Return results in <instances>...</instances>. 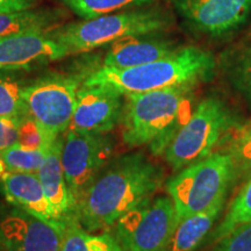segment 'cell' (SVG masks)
Masks as SVG:
<instances>
[{
	"label": "cell",
	"mask_w": 251,
	"mask_h": 251,
	"mask_svg": "<svg viewBox=\"0 0 251 251\" xmlns=\"http://www.w3.org/2000/svg\"><path fill=\"white\" fill-rule=\"evenodd\" d=\"M164 183V171L142 152L111 158L76 205V216L90 233L113 228L144 200L155 197Z\"/></svg>",
	"instance_id": "6da1fadb"
},
{
	"label": "cell",
	"mask_w": 251,
	"mask_h": 251,
	"mask_svg": "<svg viewBox=\"0 0 251 251\" xmlns=\"http://www.w3.org/2000/svg\"><path fill=\"white\" fill-rule=\"evenodd\" d=\"M192 89L177 86L125 96L120 121L126 146H149L153 155L162 156L192 114Z\"/></svg>",
	"instance_id": "7a4b0ae2"
},
{
	"label": "cell",
	"mask_w": 251,
	"mask_h": 251,
	"mask_svg": "<svg viewBox=\"0 0 251 251\" xmlns=\"http://www.w3.org/2000/svg\"><path fill=\"white\" fill-rule=\"evenodd\" d=\"M215 69L211 52L186 47L158 61L127 69L101 67L83 81L85 85L107 86L122 96L177 86H196L208 80Z\"/></svg>",
	"instance_id": "3957f363"
},
{
	"label": "cell",
	"mask_w": 251,
	"mask_h": 251,
	"mask_svg": "<svg viewBox=\"0 0 251 251\" xmlns=\"http://www.w3.org/2000/svg\"><path fill=\"white\" fill-rule=\"evenodd\" d=\"M234 183L233 162L227 151L212 152L176 172L165 186L178 224L227 197Z\"/></svg>",
	"instance_id": "277c9868"
},
{
	"label": "cell",
	"mask_w": 251,
	"mask_h": 251,
	"mask_svg": "<svg viewBox=\"0 0 251 251\" xmlns=\"http://www.w3.org/2000/svg\"><path fill=\"white\" fill-rule=\"evenodd\" d=\"M237 126L228 106L216 97H208L198 103L162 156L172 170L179 171L212 153Z\"/></svg>",
	"instance_id": "5b68a950"
},
{
	"label": "cell",
	"mask_w": 251,
	"mask_h": 251,
	"mask_svg": "<svg viewBox=\"0 0 251 251\" xmlns=\"http://www.w3.org/2000/svg\"><path fill=\"white\" fill-rule=\"evenodd\" d=\"M168 25L169 19L155 9L130 11L69 24L52 37L68 50L69 55L81 54L126 36L152 34Z\"/></svg>",
	"instance_id": "8992f818"
},
{
	"label": "cell",
	"mask_w": 251,
	"mask_h": 251,
	"mask_svg": "<svg viewBox=\"0 0 251 251\" xmlns=\"http://www.w3.org/2000/svg\"><path fill=\"white\" fill-rule=\"evenodd\" d=\"M80 86L79 78L64 75L41 77L24 86L25 113L40 125L49 143L70 127Z\"/></svg>",
	"instance_id": "52a82bcc"
},
{
	"label": "cell",
	"mask_w": 251,
	"mask_h": 251,
	"mask_svg": "<svg viewBox=\"0 0 251 251\" xmlns=\"http://www.w3.org/2000/svg\"><path fill=\"white\" fill-rule=\"evenodd\" d=\"M177 226L171 198L152 197L121 216L113 235L125 251H166Z\"/></svg>",
	"instance_id": "ba28073f"
},
{
	"label": "cell",
	"mask_w": 251,
	"mask_h": 251,
	"mask_svg": "<svg viewBox=\"0 0 251 251\" xmlns=\"http://www.w3.org/2000/svg\"><path fill=\"white\" fill-rule=\"evenodd\" d=\"M114 142L107 134L69 129L63 135L62 166L69 191L76 205L100 170L112 158Z\"/></svg>",
	"instance_id": "9c48e42d"
},
{
	"label": "cell",
	"mask_w": 251,
	"mask_h": 251,
	"mask_svg": "<svg viewBox=\"0 0 251 251\" xmlns=\"http://www.w3.org/2000/svg\"><path fill=\"white\" fill-rule=\"evenodd\" d=\"M64 227L14 207L0 219V251H61Z\"/></svg>",
	"instance_id": "30bf717a"
},
{
	"label": "cell",
	"mask_w": 251,
	"mask_h": 251,
	"mask_svg": "<svg viewBox=\"0 0 251 251\" xmlns=\"http://www.w3.org/2000/svg\"><path fill=\"white\" fill-rule=\"evenodd\" d=\"M124 96L107 86L85 85L77 92L71 129L93 134H108L121 120Z\"/></svg>",
	"instance_id": "8fae6325"
},
{
	"label": "cell",
	"mask_w": 251,
	"mask_h": 251,
	"mask_svg": "<svg viewBox=\"0 0 251 251\" xmlns=\"http://www.w3.org/2000/svg\"><path fill=\"white\" fill-rule=\"evenodd\" d=\"M191 27L222 35L241 26L251 12V0H171Z\"/></svg>",
	"instance_id": "7c38bea8"
},
{
	"label": "cell",
	"mask_w": 251,
	"mask_h": 251,
	"mask_svg": "<svg viewBox=\"0 0 251 251\" xmlns=\"http://www.w3.org/2000/svg\"><path fill=\"white\" fill-rule=\"evenodd\" d=\"M69 56L68 50L45 31H30L0 40V70H27Z\"/></svg>",
	"instance_id": "4fadbf2b"
},
{
	"label": "cell",
	"mask_w": 251,
	"mask_h": 251,
	"mask_svg": "<svg viewBox=\"0 0 251 251\" xmlns=\"http://www.w3.org/2000/svg\"><path fill=\"white\" fill-rule=\"evenodd\" d=\"M147 35L148 34L126 36L111 43L102 67L109 69L139 67L164 58L178 50L170 41Z\"/></svg>",
	"instance_id": "5bb4252c"
},
{
	"label": "cell",
	"mask_w": 251,
	"mask_h": 251,
	"mask_svg": "<svg viewBox=\"0 0 251 251\" xmlns=\"http://www.w3.org/2000/svg\"><path fill=\"white\" fill-rule=\"evenodd\" d=\"M63 135H59L48 147L45 161L37 176L42 184L43 191L51 207L56 221L65 225L67 221L76 216V213H75L74 200L71 198L64 172H63L61 159Z\"/></svg>",
	"instance_id": "9a60e30c"
},
{
	"label": "cell",
	"mask_w": 251,
	"mask_h": 251,
	"mask_svg": "<svg viewBox=\"0 0 251 251\" xmlns=\"http://www.w3.org/2000/svg\"><path fill=\"white\" fill-rule=\"evenodd\" d=\"M0 186L6 200L14 207L47 222L59 224L56 221L37 174L5 171L0 175Z\"/></svg>",
	"instance_id": "2e32d148"
},
{
	"label": "cell",
	"mask_w": 251,
	"mask_h": 251,
	"mask_svg": "<svg viewBox=\"0 0 251 251\" xmlns=\"http://www.w3.org/2000/svg\"><path fill=\"white\" fill-rule=\"evenodd\" d=\"M227 197L220 199L206 211L197 213L180 221L176 227L166 251H196L205 243L222 214Z\"/></svg>",
	"instance_id": "e0dca14e"
},
{
	"label": "cell",
	"mask_w": 251,
	"mask_h": 251,
	"mask_svg": "<svg viewBox=\"0 0 251 251\" xmlns=\"http://www.w3.org/2000/svg\"><path fill=\"white\" fill-rule=\"evenodd\" d=\"M61 251H125L109 231L90 233L81 227L76 216L67 221Z\"/></svg>",
	"instance_id": "ac0fdd59"
},
{
	"label": "cell",
	"mask_w": 251,
	"mask_h": 251,
	"mask_svg": "<svg viewBox=\"0 0 251 251\" xmlns=\"http://www.w3.org/2000/svg\"><path fill=\"white\" fill-rule=\"evenodd\" d=\"M57 20L55 12L47 9H21L0 13V40L30 31H45Z\"/></svg>",
	"instance_id": "d6986e66"
},
{
	"label": "cell",
	"mask_w": 251,
	"mask_h": 251,
	"mask_svg": "<svg viewBox=\"0 0 251 251\" xmlns=\"http://www.w3.org/2000/svg\"><path fill=\"white\" fill-rule=\"evenodd\" d=\"M251 221V177L244 181L242 188L234 201L229 206V209L226 213L222 221L213 229L207 237L208 244H215L221 238L228 235L231 230L237 228L238 226L247 224Z\"/></svg>",
	"instance_id": "ffe728a7"
},
{
	"label": "cell",
	"mask_w": 251,
	"mask_h": 251,
	"mask_svg": "<svg viewBox=\"0 0 251 251\" xmlns=\"http://www.w3.org/2000/svg\"><path fill=\"white\" fill-rule=\"evenodd\" d=\"M226 151L233 162L235 181H247L251 177V120L238 125L229 134Z\"/></svg>",
	"instance_id": "44dd1931"
},
{
	"label": "cell",
	"mask_w": 251,
	"mask_h": 251,
	"mask_svg": "<svg viewBox=\"0 0 251 251\" xmlns=\"http://www.w3.org/2000/svg\"><path fill=\"white\" fill-rule=\"evenodd\" d=\"M47 149L33 150L15 144L12 148L0 153V161L4 164L5 171L39 174L45 161Z\"/></svg>",
	"instance_id": "7402d4cb"
},
{
	"label": "cell",
	"mask_w": 251,
	"mask_h": 251,
	"mask_svg": "<svg viewBox=\"0 0 251 251\" xmlns=\"http://www.w3.org/2000/svg\"><path fill=\"white\" fill-rule=\"evenodd\" d=\"M62 1L75 14L85 20V19L109 14L118 9L146 4L151 0H62Z\"/></svg>",
	"instance_id": "603a6c76"
},
{
	"label": "cell",
	"mask_w": 251,
	"mask_h": 251,
	"mask_svg": "<svg viewBox=\"0 0 251 251\" xmlns=\"http://www.w3.org/2000/svg\"><path fill=\"white\" fill-rule=\"evenodd\" d=\"M23 83L12 75L0 72V117L19 119L25 113Z\"/></svg>",
	"instance_id": "cb8c5ba5"
},
{
	"label": "cell",
	"mask_w": 251,
	"mask_h": 251,
	"mask_svg": "<svg viewBox=\"0 0 251 251\" xmlns=\"http://www.w3.org/2000/svg\"><path fill=\"white\" fill-rule=\"evenodd\" d=\"M229 78L251 107V49L241 52L229 68Z\"/></svg>",
	"instance_id": "d4e9b609"
},
{
	"label": "cell",
	"mask_w": 251,
	"mask_h": 251,
	"mask_svg": "<svg viewBox=\"0 0 251 251\" xmlns=\"http://www.w3.org/2000/svg\"><path fill=\"white\" fill-rule=\"evenodd\" d=\"M18 144L27 149H47L51 143L48 142L40 125L29 115L19 118Z\"/></svg>",
	"instance_id": "484cf974"
},
{
	"label": "cell",
	"mask_w": 251,
	"mask_h": 251,
	"mask_svg": "<svg viewBox=\"0 0 251 251\" xmlns=\"http://www.w3.org/2000/svg\"><path fill=\"white\" fill-rule=\"evenodd\" d=\"M212 251H251V221L226 235L215 243Z\"/></svg>",
	"instance_id": "4316f807"
},
{
	"label": "cell",
	"mask_w": 251,
	"mask_h": 251,
	"mask_svg": "<svg viewBox=\"0 0 251 251\" xmlns=\"http://www.w3.org/2000/svg\"><path fill=\"white\" fill-rule=\"evenodd\" d=\"M19 119L0 117V153L18 144Z\"/></svg>",
	"instance_id": "83f0119b"
},
{
	"label": "cell",
	"mask_w": 251,
	"mask_h": 251,
	"mask_svg": "<svg viewBox=\"0 0 251 251\" xmlns=\"http://www.w3.org/2000/svg\"><path fill=\"white\" fill-rule=\"evenodd\" d=\"M35 0H0V13L31 8Z\"/></svg>",
	"instance_id": "f1b7e54d"
}]
</instances>
